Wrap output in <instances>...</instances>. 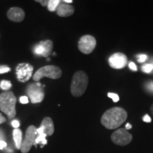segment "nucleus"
I'll use <instances>...</instances> for the list:
<instances>
[{"label": "nucleus", "mask_w": 153, "mask_h": 153, "mask_svg": "<svg viewBox=\"0 0 153 153\" xmlns=\"http://www.w3.org/2000/svg\"><path fill=\"white\" fill-rule=\"evenodd\" d=\"M127 112L120 107H114L106 111L101 118V123L107 129H116L127 119Z\"/></svg>", "instance_id": "obj_1"}, {"label": "nucleus", "mask_w": 153, "mask_h": 153, "mask_svg": "<svg viewBox=\"0 0 153 153\" xmlns=\"http://www.w3.org/2000/svg\"><path fill=\"white\" fill-rule=\"evenodd\" d=\"M88 82V76L85 72L82 70L76 72L72 77L70 87L72 94L75 97H79L83 95L87 88Z\"/></svg>", "instance_id": "obj_2"}, {"label": "nucleus", "mask_w": 153, "mask_h": 153, "mask_svg": "<svg viewBox=\"0 0 153 153\" xmlns=\"http://www.w3.org/2000/svg\"><path fill=\"white\" fill-rule=\"evenodd\" d=\"M16 98L11 91H6L0 94V109L7 114L9 119L16 116Z\"/></svg>", "instance_id": "obj_3"}, {"label": "nucleus", "mask_w": 153, "mask_h": 153, "mask_svg": "<svg viewBox=\"0 0 153 153\" xmlns=\"http://www.w3.org/2000/svg\"><path fill=\"white\" fill-rule=\"evenodd\" d=\"M62 76V70L58 67L55 65H48L40 68L34 74V81H39L43 77H48L51 79H59Z\"/></svg>", "instance_id": "obj_4"}, {"label": "nucleus", "mask_w": 153, "mask_h": 153, "mask_svg": "<svg viewBox=\"0 0 153 153\" xmlns=\"http://www.w3.org/2000/svg\"><path fill=\"white\" fill-rule=\"evenodd\" d=\"M37 135V128L34 126H30L26 130L25 138L22 141L21 151L22 153H28L32 145L35 143L36 136Z\"/></svg>", "instance_id": "obj_5"}, {"label": "nucleus", "mask_w": 153, "mask_h": 153, "mask_svg": "<svg viewBox=\"0 0 153 153\" xmlns=\"http://www.w3.org/2000/svg\"><path fill=\"white\" fill-rule=\"evenodd\" d=\"M132 139H133L132 135L125 128L116 130L111 135L112 142L120 146H124V145L129 144L132 141Z\"/></svg>", "instance_id": "obj_6"}, {"label": "nucleus", "mask_w": 153, "mask_h": 153, "mask_svg": "<svg viewBox=\"0 0 153 153\" xmlns=\"http://www.w3.org/2000/svg\"><path fill=\"white\" fill-rule=\"evenodd\" d=\"M97 45V41L92 36L86 35L80 38L78 43L79 51L84 54H90Z\"/></svg>", "instance_id": "obj_7"}, {"label": "nucleus", "mask_w": 153, "mask_h": 153, "mask_svg": "<svg viewBox=\"0 0 153 153\" xmlns=\"http://www.w3.org/2000/svg\"><path fill=\"white\" fill-rule=\"evenodd\" d=\"M33 67L28 63H22L16 67L17 79L21 82H26L30 79L33 73Z\"/></svg>", "instance_id": "obj_8"}, {"label": "nucleus", "mask_w": 153, "mask_h": 153, "mask_svg": "<svg viewBox=\"0 0 153 153\" xmlns=\"http://www.w3.org/2000/svg\"><path fill=\"white\" fill-rule=\"evenodd\" d=\"M40 86V84H32L29 85L27 89L28 97L33 104L41 102L44 98V92Z\"/></svg>", "instance_id": "obj_9"}, {"label": "nucleus", "mask_w": 153, "mask_h": 153, "mask_svg": "<svg viewBox=\"0 0 153 153\" xmlns=\"http://www.w3.org/2000/svg\"><path fill=\"white\" fill-rule=\"evenodd\" d=\"M53 48V41L51 40L41 41L34 47L33 52L38 55H41L43 57H48L52 53Z\"/></svg>", "instance_id": "obj_10"}, {"label": "nucleus", "mask_w": 153, "mask_h": 153, "mask_svg": "<svg viewBox=\"0 0 153 153\" xmlns=\"http://www.w3.org/2000/svg\"><path fill=\"white\" fill-rule=\"evenodd\" d=\"M128 58L125 54L122 53H116L113 54L108 59L109 65L114 69H123L127 65Z\"/></svg>", "instance_id": "obj_11"}, {"label": "nucleus", "mask_w": 153, "mask_h": 153, "mask_svg": "<svg viewBox=\"0 0 153 153\" xmlns=\"http://www.w3.org/2000/svg\"><path fill=\"white\" fill-rule=\"evenodd\" d=\"M7 17L12 22H21L24 19V11L19 7H12L7 12Z\"/></svg>", "instance_id": "obj_12"}, {"label": "nucleus", "mask_w": 153, "mask_h": 153, "mask_svg": "<svg viewBox=\"0 0 153 153\" xmlns=\"http://www.w3.org/2000/svg\"><path fill=\"white\" fill-rule=\"evenodd\" d=\"M40 128L43 131V133L45 135H46V136L47 135L51 136V135H52L54 133V124H53V120L50 117L43 118V120H42L41 123Z\"/></svg>", "instance_id": "obj_13"}, {"label": "nucleus", "mask_w": 153, "mask_h": 153, "mask_svg": "<svg viewBox=\"0 0 153 153\" xmlns=\"http://www.w3.org/2000/svg\"><path fill=\"white\" fill-rule=\"evenodd\" d=\"M74 7L65 3H60L57 9V14L61 17L70 16L74 14Z\"/></svg>", "instance_id": "obj_14"}, {"label": "nucleus", "mask_w": 153, "mask_h": 153, "mask_svg": "<svg viewBox=\"0 0 153 153\" xmlns=\"http://www.w3.org/2000/svg\"><path fill=\"white\" fill-rule=\"evenodd\" d=\"M13 137H14L15 145L17 149H21L22 144V132L20 129H14L13 131Z\"/></svg>", "instance_id": "obj_15"}, {"label": "nucleus", "mask_w": 153, "mask_h": 153, "mask_svg": "<svg viewBox=\"0 0 153 153\" xmlns=\"http://www.w3.org/2000/svg\"><path fill=\"white\" fill-rule=\"evenodd\" d=\"M61 1L60 0H50L48 4V9L50 11H55L57 10V7Z\"/></svg>", "instance_id": "obj_16"}, {"label": "nucleus", "mask_w": 153, "mask_h": 153, "mask_svg": "<svg viewBox=\"0 0 153 153\" xmlns=\"http://www.w3.org/2000/svg\"><path fill=\"white\" fill-rule=\"evenodd\" d=\"M45 137H46V135H45L44 133L38 134V137L36 138L35 143H34V144L36 145L38 144V143H41L43 145H45L47 143V140L46 139H45Z\"/></svg>", "instance_id": "obj_17"}, {"label": "nucleus", "mask_w": 153, "mask_h": 153, "mask_svg": "<svg viewBox=\"0 0 153 153\" xmlns=\"http://www.w3.org/2000/svg\"><path fill=\"white\" fill-rule=\"evenodd\" d=\"M11 87V82L7 81V80H2L0 83V88L3 90H8Z\"/></svg>", "instance_id": "obj_18"}, {"label": "nucleus", "mask_w": 153, "mask_h": 153, "mask_svg": "<svg viewBox=\"0 0 153 153\" xmlns=\"http://www.w3.org/2000/svg\"><path fill=\"white\" fill-rule=\"evenodd\" d=\"M143 72L145 73H150L153 70V65L152 64H145L142 67Z\"/></svg>", "instance_id": "obj_19"}, {"label": "nucleus", "mask_w": 153, "mask_h": 153, "mask_svg": "<svg viewBox=\"0 0 153 153\" xmlns=\"http://www.w3.org/2000/svg\"><path fill=\"white\" fill-rule=\"evenodd\" d=\"M137 62L140 63H142L146 61L147 59H148V55L145 54H140L137 55Z\"/></svg>", "instance_id": "obj_20"}, {"label": "nucleus", "mask_w": 153, "mask_h": 153, "mask_svg": "<svg viewBox=\"0 0 153 153\" xmlns=\"http://www.w3.org/2000/svg\"><path fill=\"white\" fill-rule=\"evenodd\" d=\"M108 97L109 98L112 99V100L114 101V102H118L119 101V96H118L117 94L115 93H108Z\"/></svg>", "instance_id": "obj_21"}, {"label": "nucleus", "mask_w": 153, "mask_h": 153, "mask_svg": "<svg viewBox=\"0 0 153 153\" xmlns=\"http://www.w3.org/2000/svg\"><path fill=\"white\" fill-rule=\"evenodd\" d=\"M11 69L8 68V67H6V66H4V67H1L0 68V74H4V73H6V72H9L10 71Z\"/></svg>", "instance_id": "obj_22"}, {"label": "nucleus", "mask_w": 153, "mask_h": 153, "mask_svg": "<svg viewBox=\"0 0 153 153\" xmlns=\"http://www.w3.org/2000/svg\"><path fill=\"white\" fill-rule=\"evenodd\" d=\"M146 88L150 92L153 93V81H151L150 82H148L146 85Z\"/></svg>", "instance_id": "obj_23"}, {"label": "nucleus", "mask_w": 153, "mask_h": 153, "mask_svg": "<svg viewBox=\"0 0 153 153\" xmlns=\"http://www.w3.org/2000/svg\"><path fill=\"white\" fill-rule=\"evenodd\" d=\"M128 66H129V68L131 69V70H133V71H137V68L136 65H135L133 62H130Z\"/></svg>", "instance_id": "obj_24"}, {"label": "nucleus", "mask_w": 153, "mask_h": 153, "mask_svg": "<svg viewBox=\"0 0 153 153\" xmlns=\"http://www.w3.org/2000/svg\"><path fill=\"white\" fill-rule=\"evenodd\" d=\"M20 102L22 103V104H28V99L27 97H26V96H24V97H22L20 98Z\"/></svg>", "instance_id": "obj_25"}, {"label": "nucleus", "mask_w": 153, "mask_h": 153, "mask_svg": "<svg viewBox=\"0 0 153 153\" xmlns=\"http://www.w3.org/2000/svg\"><path fill=\"white\" fill-rule=\"evenodd\" d=\"M143 121L145 122V123H150L151 120H151L150 116H149L148 115H145L144 117H143Z\"/></svg>", "instance_id": "obj_26"}, {"label": "nucleus", "mask_w": 153, "mask_h": 153, "mask_svg": "<svg viewBox=\"0 0 153 153\" xmlns=\"http://www.w3.org/2000/svg\"><path fill=\"white\" fill-rule=\"evenodd\" d=\"M11 125H12V126L14 128H15V129L18 128L19 127V122L18 121V120H13L12 122H11Z\"/></svg>", "instance_id": "obj_27"}, {"label": "nucleus", "mask_w": 153, "mask_h": 153, "mask_svg": "<svg viewBox=\"0 0 153 153\" xmlns=\"http://www.w3.org/2000/svg\"><path fill=\"white\" fill-rule=\"evenodd\" d=\"M37 1V2H39L41 3V4L42 6H43V7H45V6H48V1H46V0H39V1Z\"/></svg>", "instance_id": "obj_28"}, {"label": "nucleus", "mask_w": 153, "mask_h": 153, "mask_svg": "<svg viewBox=\"0 0 153 153\" xmlns=\"http://www.w3.org/2000/svg\"><path fill=\"white\" fill-rule=\"evenodd\" d=\"M7 146V143L4 142V140H1L0 141V150H3L4 148H6Z\"/></svg>", "instance_id": "obj_29"}, {"label": "nucleus", "mask_w": 153, "mask_h": 153, "mask_svg": "<svg viewBox=\"0 0 153 153\" xmlns=\"http://www.w3.org/2000/svg\"><path fill=\"white\" fill-rule=\"evenodd\" d=\"M5 120H6V118L4 117L2 115L0 114V124L3 123L4 122H5Z\"/></svg>", "instance_id": "obj_30"}, {"label": "nucleus", "mask_w": 153, "mask_h": 153, "mask_svg": "<svg viewBox=\"0 0 153 153\" xmlns=\"http://www.w3.org/2000/svg\"><path fill=\"white\" fill-rule=\"evenodd\" d=\"M132 128V125L130 123H127L126 125V127H125V129L126 130H129V129H131Z\"/></svg>", "instance_id": "obj_31"}, {"label": "nucleus", "mask_w": 153, "mask_h": 153, "mask_svg": "<svg viewBox=\"0 0 153 153\" xmlns=\"http://www.w3.org/2000/svg\"><path fill=\"white\" fill-rule=\"evenodd\" d=\"M63 2H65V3H72V0H63Z\"/></svg>", "instance_id": "obj_32"}, {"label": "nucleus", "mask_w": 153, "mask_h": 153, "mask_svg": "<svg viewBox=\"0 0 153 153\" xmlns=\"http://www.w3.org/2000/svg\"><path fill=\"white\" fill-rule=\"evenodd\" d=\"M150 112H151V114H152L153 116V104H152V106H150Z\"/></svg>", "instance_id": "obj_33"}, {"label": "nucleus", "mask_w": 153, "mask_h": 153, "mask_svg": "<svg viewBox=\"0 0 153 153\" xmlns=\"http://www.w3.org/2000/svg\"><path fill=\"white\" fill-rule=\"evenodd\" d=\"M2 137H3L2 133H1V132L0 131V141H1V138H2Z\"/></svg>", "instance_id": "obj_34"}]
</instances>
